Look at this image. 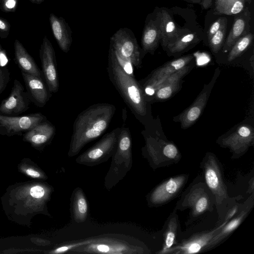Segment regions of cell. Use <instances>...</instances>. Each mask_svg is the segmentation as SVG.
Masks as SVG:
<instances>
[{"label":"cell","mask_w":254,"mask_h":254,"mask_svg":"<svg viewBox=\"0 0 254 254\" xmlns=\"http://www.w3.org/2000/svg\"><path fill=\"white\" fill-rule=\"evenodd\" d=\"M107 71L109 79L135 117L142 122L147 115V101L140 83L119 65L109 47Z\"/></svg>","instance_id":"3957f363"},{"label":"cell","mask_w":254,"mask_h":254,"mask_svg":"<svg viewBox=\"0 0 254 254\" xmlns=\"http://www.w3.org/2000/svg\"><path fill=\"white\" fill-rule=\"evenodd\" d=\"M94 240V238L89 239L81 241L74 242L65 245H63L57 248L51 250L49 252H45V253L50 254H59L68 253L70 251L73 250L79 247L88 244L92 242Z\"/></svg>","instance_id":"e575fe53"},{"label":"cell","mask_w":254,"mask_h":254,"mask_svg":"<svg viewBox=\"0 0 254 254\" xmlns=\"http://www.w3.org/2000/svg\"><path fill=\"white\" fill-rule=\"evenodd\" d=\"M121 56L130 62L137 68L141 67V53L132 32L127 28H121L110 38V44Z\"/></svg>","instance_id":"8fae6325"},{"label":"cell","mask_w":254,"mask_h":254,"mask_svg":"<svg viewBox=\"0 0 254 254\" xmlns=\"http://www.w3.org/2000/svg\"><path fill=\"white\" fill-rule=\"evenodd\" d=\"M219 74V69L217 68L211 81L204 86L194 102L175 118L176 121L181 123L182 128L186 129L190 127L198 120L206 105L212 88Z\"/></svg>","instance_id":"e0dca14e"},{"label":"cell","mask_w":254,"mask_h":254,"mask_svg":"<svg viewBox=\"0 0 254 254\" xmlns=\"http://www.w3.org/2000/svg\"><path fill=\"white\" fill-rule=\"evenodd\" d=\"M111 157L104 181L105 188L108 191L124 179L132 166V140L128 127L121 128L117 147Z\"/></svg>","instance_id":"8992f818"},{"label":"cell","mask_w":254,"mask_h":254,"mask_svg":"<svg viewBox=\"0 0 254 254\" xmlns=\"http://www.w3.org/2000/svg\"><path fill=\"white\" fill-rule=\"evenodd\" d=\"M188 55L172 60L154 70L151 75L141 85L147 101L152 98L158 87L171 74L187 65L193 59Z\"/></svg>","instance_id":"7c38bea8"},{"label":"cell","mask_w":254,"mask_h":254,"mask_svg":"<svg viewBox=\"0 0 254 254\" xmlns=\"http://www.w3.org/2000/svg\"><path fill=\"white\" fill-rule=\"evenodd\" d=\"M190 69V66H185L169 76L157 89L152 100L161 101L170 98L178 90L184 77Z\"/></svg>","instance_id":"cb8c5ba5"},{"label":"cell","mask_w":254,"mask_h":254,"mask_svg":"<svg viewBox=\"0 0 254 254\" xmlns=\"http://www.w3.org/2000/svg\"><path fill=\"white\" fill-rule=\"evenodd\" d=\"M242 11L243 13L234 20L232 28L223 44V50L224 52L229 51L240 37L249 33L251 13L248 7Z\"/></svg>","instance_id":"d4e9b609"},{"label":"cell","mask_w":254,"mask_h":254,"mask_svg":"<svg viewBox=\"0 0 254 254\" xmlns=\"http://www.w3.org/2000/svg\"><path fill=\"white\" fill-rule=\"evenodd\" d=\"M49 21L53 35L61 50L67 53L72 43V32L68 24L62 17L51 13Z\"/></svg>","instance_id":"603a6c76"},{"label":"cell","mask_w":254,"mask_h":254,"mask_svg":"<svg viewBox=\"0 0 254 254\" xmlns=\"http://www.w3.org/2000/svg\"><path fill=\"white\" fill-rule=\"evenodd\" d=\"M54 191L53 187L45 182L15 185L3 195V206L11 218L16 221L36 214L51 216L47 203Z\"/></svg>","instance_id":"6da1fadb"},{"label":"cell","mask_w":254,"mask_h":254,"mask_svg":"<svg viewBox=\"0 0 254 254\" xmlns=\"http://www.w3.org/2000/svg\"><path fill=\"white\" fill-rule=\"evenodd\" d=\"M18 0H0V6L5 12H14L17 8Z\"/></svg>","instance_id":"74e56055"},{"label":"cell","mask_w":254,"mask_h":254,"mask_svg":"<svg viewBox=\"0 0 254 254\" xmlns=\"http://www.w3.org/2000/svg\"><path fill=\"white\" fill-rule=\"evenodd\" d=\"M18 170L23 175L34 179L46 180L45 172L29 159H23L18 166Z\"/></svg>","instance_id":"4dcf8cb0"},{"label":"cell","mask_w":254,"mask_h":254,"mask_svg":"<svg viewBox=\"0 0 254 254\" xmlns=\"http://www.w3.org/2000/svg\"><path fill=\"white\" fill-rule=\"evenodd\" d=\"M212 4V0H202L201 2L202 8L206 9L209 8Z\"/></svg>","instance_id":"b9f144b4"},{"label":"cell","mask_w":254,"mask_h":254,"mask_svg":"<svg viewBox=\"0 0 254 254\" xmlns=\"http://www.w3.org/2000/svg\"><path fill=\"white\" fill-rule=\"evenodd\" d=\"M196 34L188 30L182 29L175 41L167 46L171 53H179L185 50L195 39Z\"/></svg>","instance_id":"1f68e13d"},{"label":"cell","mask_w":254,"mask_h":254,"mask_svg":"<svg viewBox=\"0 0 254 254\" xmlns=\"http://www.w3.org/2000/svg\"><path fill=\"white\" fill-rule=\"evenodd\" d=\"M254 206V193H252L246 200L241 203L237 213L214 235L208 245L207 251L220 245L228 238L245 220L253 209Z\"/></svg>","instance_id":"d6986e66"},{"label":"cell","mask_w":254,"mask_h":254,"mask_svg":"<svg viewBox=\"0 0 254 254\" xmlns=\"http://www.w3.org/2000/svg\"><path fill=\"white\" fill-rule=\"evenodd\" d=\"M10 73L6 67L0 66V94L5 89L9 80Z\"/></svg>","instance_id":"8d00e7d4"},{"label":"cell","mask_w":254,"mask_h":254,"mask_svg":"<svg viewBox=\"0 0 254 254\" xmlns=\"http://www.w3.org/2000/svg\"><path fill=\"white\" fill-rule=\"evenodd\" d=\"M254 39V35L249 32L240 37L230 49L228 61L232 62L240 56L251 45Z\"/></svg>","instance_id":"d6a6232c"},{"label":"cell","mask_w":254,"mask_h":254,"mask_svg":"<svg viewBox=\"0 0 254 254\" xmlns=\"http://www.w3.org/2000/svg\"><path fill=\"white\" fill-rule=\"evenodd\" d=\"M55 132V127L47 120L25 132L23 140L29 143L34 148L42 150L51 142Z\"/></svg>","instance_id":"44dd1931"},{"label":"cell","mask_w":254,"mask_h":254,"mask_svg":"<svg viewBox=\"0 0 254 254\" xmlns=\"http://www.w3.org/2000/svg\"><path fill=\"white\" fill-rule=\"evenodd\" d=\"M227 23V20L225 18L220 28L208 40L210 48L214 53H218L224 44Z\"/></svg>","instance_id":"836d02e7"},{"label":"cell","mask_w":254,"mask_h":254,"mask_svg":"<svg viewBox=\"0 0 254 254\" xmlns=\"http://www.w3.org/2000/svg\"><path fill=\"white\" fill-rule=\"evenodd\" d=\"M175 209L179 211L190 210L186 225H189L211 212L215 207L214 196L206 186L202 176L198 175L181 194Z\"/></svg>","instance_id":"5b68a950"},{"label":"cell","mask_w":254,"mask_h":254,"mask_svg":"<svg viewBox=\"0 0 254 254\" xmlns=\"http://www.w3.org/2000/svg\"><path fill=\"white\" fill-rule=\"evenodd\" d=\"M21 72L30 101L38 107H43L49 100L50 92L42 77Z\"/></svg>","instance_id":"7402d4cb"},{"label":"cell","mask_w":254,"mask_h":254,"mask_svg":"<svg viewBox=\"0 0 254 254\" xmlns=\"http://www.w3.org/2000/svg\"><path fill=\"white\" fill-rule=\"evenodd\" d=\"M30 100L21 83L15 79L9 95L0 104V114L7 116H16L29 108Z\"/></svg>","instance_id":"ac0fdd59"},{"label":"cell","mask_w":254,"mask_h":254,"mask_svg":"<svg viewBox=\"0 0 254 254\" xmlns=\"http://www.w3.org/2000/svg\"><path fill=\"white\" fill-rule=\"evenodd\" d=\"M252 0H245V1H247L249 3H251Z\"/></svg>","instance_id":"ee69618b"},{"label":"cell","mask_w":254,"mask_h":254,"mask_svg":"<svg viewBox=\"0 0 254 254\" xmlns=\"http://www.w3.org/2000/svg\"><path fill=\"white\" fill-rule=\"evenodd\" d=\"M31 2L35 4H40L44 0H29Z\"/></svg>","instance_id":"7bdbcfd3"},{"label":"cell","mask_w":254,"mask_h":254,"mask_svg":"<svg viewBox=\"0 0 254 254\" xmlns=\"http://www.w3.org/2000/svg\"><path fill=\"white\" fill-rule=\"evenodd\" d=\"M225 17L217 19L210 26L207 32V38L209 40L211 37L220 28Z\"/></svg>","instance_id":"f35d334b"},{"label":"cell","mask_w":254,"mask_h":254,"mask_svg":"<svg viewBox=\"0 0 254 254\" xmlns=\"http://www.w3.org/2000/svg\"><path fill=\"white\" fill-rule=\"evenodd\" d=\"M162 230V246L156 254H168L169 251L183 239V233L176 209H174L170 214L163 225Z\"/></svg>","instance_id":"ffe728a7"},{"label":"cell","mask_w":254,"mask_h":254,"mask_svg":"<svg viewBox=\"0 0 254 254\" xmlns=\"http://www.w3.org/2000/svg\"><path fill=\"white\" fill-rule=\"evenodd\" d=\"M245 5V0H215L214 13L235 15L242 12Z\"/></svg>","instance_id":"f546056e"},{"label":"cell","mask_w":254,"mask_h":254,"mask_svg":"<svg viewBox=\"0 0 254 254\" xmlns=\"http://www.w3.org/2000/svg\"><path fill=\"white\" fill-rule=\"evenodd\" d=\"M160 20V29L162 45L164 47L173 43L182 29L177 27L172 16L166 10L157 13Z\"/></svg>","instance_id":"83f0119b"},{"label":"cell","mask_w":254,"mask_h":254,"mask_svg":"<svg viewBox=\"0 0 254 254\" xmlns=\"http://www.w3.org/2000/svg\"><path fill=\"white\" fill-rule=\"evenodd\" d=\"M204 182L212 192L215 201L218 220L216 226L223 223L224 216L236 202L235 198L229 195L224 181L222 164L214 153L207 152L200 163Z\"/></svg>","instance_id":"277c9868"},{"label":"cell","mask_w":254,"mask_h":254,"mask_svg":"<svg viewBox=\"0 0 254 254\" xmlns=\"http://www.w3.org/2000/svg\"><path fill=\"white\" fill-rule=\"evenodd\" d=\"M71 214L76 223L85 222L89 213V205L82 189L77 187L73 190L71 198Z\"/></svg>","instance_id":"f1b7e54d"},{"label":"cell","mask_w":254,"mask_h":254,"mask_svg":"<svg viewBox=\"0 0 254 254\" xmlns=\"http://www.w3.org/2000/svg\"><path fill=\"white\" fill-rule=\"evenodd\" d=\"M10 30V24L5 19L0 17V36L2 38H6Z\"/></svg>","instance_id":"ab89813d"},{"label":"cell","mask_w":254,"mask_h":254,"mask_svg":"<svg viewBox=\"0 0 254 254\" xmlns=\"http://www.w3.org/2000/svg\"><path fill=\"white\" fill-rule=\"evenodd\" d=\"M160 39V20L157 14L155 19H150L145 25L141 37L143 53L153 52Z\"/></svg>","instance_id":"4316f807"},{"label":"cell","mask_w":254,"mask_h":254,"mask_svg":"<svg viewBox=\"0 0 254 254\" xmlns=\"http://www.w3.org/2000/svg\"><path fill=\"white\" fill-rule=\"evenodd\" d=\"M39 55L46 85L51 94L56 93L59 88L56 54L52 43L46 36L43 39Z\"/></svg>","instance_id":"2e32d148"},{"label":"cell","mask_w":254,"mask_h":254,"mask_svg":"<svg viewBox=\"0 0 254 254\" xmlns=\"http://www.w3.org/2000/svg\"><path fill=\"white\" fill-rule=\"evenodd\" d=\"M68 253L72 254H141L149 253L142 246L111 238H94V241Z\"/></svg>","instance_id":"ba28073f"},{"label":"cell","mask_w":254,"mask_h":254,"mask_svg":"<svg viewBox=\"0 0 254 254\" xmlns=\"http://www.w3.org/2000/svg\"><path fill=\"white\" fill-rule=\"evenodd\" d=\"M254 141L253 128L249 125H242L233 133L222 138L218 143L221 146L229 149L232 153L231 159H237L253 145Z\"/></svg>","instance_id":"9a60e30c"},{"label":"cell","mask_w":254,"mask_h":254,"mask_svg":"<svg viewBox=\"0 0 254 254\" xmlns=\"http://www.w3.org/2000/svg\"><path fill=\"white\" fill-rule=\"evenodd\" d=\"M228 221L224 220L220 225L209 230L195 233L181 241L168 252V254H192L207 251L209 243L214 235Z\"/></svg>","instance_id":"5bb4252c"},{"label":"cell","mask_w":254,"mask_h":254,"mask_svg":"<svg viewBox=\"0 0 254 254\" xmlns=\"http://www.w3.org/2000/svg\"><path fill=\"white\" fill-rule=\"evenodd\" d=\"M111 48H112L114 56L117 63L122 67L123 70L128 75L131 76H134L133 68V65L132 63L129 61L123 58L115 50H114L112 47Z\"/></svg>","instance_id":"d590c367"},{"label":"cell","mask_w":254,"mask_h":254,"mask_svg":"<svg viewBox=\"0 0 254 254\" xmlns=\"http://www.w3.org/2000/svg\"><path fill=\"white\" fill-rule=\"evenodd\" d=\"M142 155L153 170L179 163L182 155L176 145L170 141L145 136Z\"/></svg>","instance_id":"52a82bcc"},{"label":"cell","mask_w":254,"mask_h":254,"mask_svg":"<svg viewBox=\"0 0 254 254\" xmlns=\"http://www.w3.org/2000/svg\"><path fill=\"white\" fill-rule=\"evenodd\" d=\"M121 129L117 127L105 134L99 141L78 156L76 162L93 167L108 161L116 150Z\"/></svg>","instance_id":"30bf717a"},{"label":"cell","mask_w":254,"mask_h":254,"mask_svg":"<svg viewBox=\"0 0 254 254\" xmlns=\"http://www.w3.org/2000/svg\"><path fill=\"white\" fill-rule=\"evenodd\" d=\"M47 120L41 113L23 116H7L0 114V135H22L39 123Z\"/></svg>","instance_id":"4fadbf2b"},{"label":"cell","mask_w":254,"mask_h":254,"mask_svg":"<svg viewBox=\"0 0 254 254\" xmlns=\"http://www.w3.org/2000/svg\"><path fill=\"white\" fill-rule=\"evenodd\" d=\"M2 51V48L0 46V52Z\"/></svg>","instance_id":"f6af8a7d"},{"label":"cell","mask_w":254,"mask_h":254,"mask_svg":"<svg viewBox=\"0 0 254 254\" xmlns=\"http://www.w3.org/2000/svg\"><path fill=\"white\" fill-rule=\"evenodd\" d=\"M210 61V58L209 57H207L205 55H203V57L202 55L198 57L197 58V64L199 65H202L206 64Z\"/></svg>","instance_id":"60d3db41"},{"label":"cell","mask_w":254,"mask_h":254,"mask_svg":"<svg viewBox=\"0 0 254 254\" xmlns=\"http://www.w3.org/2000/svg\"><path fill=\"white\" fill-rule=\"evenodd\" d=\"M189 177V174H178L166 179L156 186L146 195L148 207L162 206L179 196Z\"/></svg>","instance_id":"9c48e42d"},{"label":"cell","mask_w":254,"mask_h":254,"mask_svg":"<svg viewBox=\"0 0 254 254\" xmlns=\"http://www.w3.org/2000/svg\"><path fill=\"white\" fill-rule=\"evenodd\" d=\"M14 50L15 62L21 71L32 75L41 77L42 72L33 57L17 39L14 41Z\"/></svg>","instance_id":"484cf974"},{"label":"cell","mask_w":254,"mask_h":254,"mask_svg":"<svg viewBox=\"0 0 254 254\" xmlns=\"http://www.w3.org/2000/svg\"><path fill=\"white\" fill-rule=\"evenodd\" d=\"M115 111L114 105L99 103L81 112L73 124L68 156H76L85 145L102 135L109 126Z\"/></svg>","instance_id":"7a4b0ae2"}]
</instances>
